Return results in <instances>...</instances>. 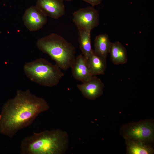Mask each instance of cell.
<instances>
[{
	"mask_svg": "<svg viewBox=\"0 0 154 154\" xmlns=\"http://www.w3.org/2000/svg\"><path fill=\"white\" fill-rule=\"evenodd\" d=\"M78 30L80 48L82 54L87 59L93 51L92 48L91 31L83 29Z\"/></svg>",
	"mask_w": 154,
	"mask_h": 154,
	"instance_id": "5bb4252c",
	"label": "cell"
},
{
	"mask_svg": "<svg viewBox=\"0 0 154 154\" xmlns=\"http://www.w3.org/2000/svg\"><path fill=\"white\" fill-rule=\"evenodd\" d=\"M63 1H71L73 0H62Z\"/></svg>",
	"mask_w": 154,
	"mask_h": 154,
	"instance_id": "e0dca14e",
	"label": "cell"
},
{
	"mask_svg": "<svg viewBox=\"0 0 154 154\" xmlns=\"http://www.w3.org/2000/svg\"><path fill=\"white\" fill-rule=\"evenodd\" d=\"M106 59L96 54L93 50L86 59L88 68L92 76L104 74L107 66Z\"/></svg>",
	"mask_w": 154,
	"mask_h": 154,
	"instance_id": "8fae6325",
	"label": "cell"
},
{
	"mask_svg": "<svg viewBox=\"0 0 154 154\" xmlns=\"http://www.w3.org/2000/svg\"><path fill=\"white\" fill-rule=\"evenodd\" d=\"M77 87L86 98L94 100L103 94L104 85L100 79L93 76Z\"/></svg>",
	"mask_w": 154,
	"mask_h": 154,
	"instance_id": "9c48e42d",
	"label": "cell"
},
{
	"mask_svg": "<svg viewBox=\"0 0 154 154\" xmlns=\"http://www.w3.org/2000/svg\"><path fill=\"white\" fill-rule=\"evenodd\" d=\"M112 43L107 34L100 35L95 37L94 51L97 54L106 59L109 53Z\"/></svg>",
	"mask_w": 154,
	"mask_h": 154,
	"instance_id": "4fadbf2b",
	"label": "cell"
},
{
	"mask_svg": "<svg viewBox=\"0 0 154 154\" xmlns=\"http://www.w3.org/2000/svg\"><path fill=\"white\" fill-rule=\"evenodd\" d=\"M22 19L25 26L30 31H38L45 24L47 17L35 6H32L27 9Z\"/></svg>",
	"mask_w": 154,
	"mask_h": 154,
	"instance_id": "52a82bcc",
	"label": "cell"
},
{
	"mask_svg": "<svg viewBox=\"0 0 154 154\" xmlns=\"http://www.w3.org/2000/svg\"><path fill=\"white\" fill-rule=\"evenodd\" d=\"M73 15V21L78 29H83L91 31L99 25V13L92 6L80 9Z\"/></svg>",
	"mask_w": 154,
	"mask_h": 154,
	"instance_id": "8992f818",
	"label": "cell"
},
{
	"mask_svg": "<svg viewBox=\"0 0 154 154\" xmlns=\"http://www.w3.org/2000/svg\"><path fill=\"white\" fill-rule=\"evenodd\" d=\"M121 132L126 140L141 141L144 143L153 141L154 124L152 121L145 120L125 125Z\"/></svg>",
	"mask_w": 154,
	"mask_h": 154,
	"instance_id": "5b68a950",
	"label": "cell"
},
{
	"mask_svg": "<svg viewBox=\"0 0 154 154\" xmlns=\"http://www.w3.org/2000/svg\"><path fill=\"white\" fill-rule=\"evenodd\" d=\"M24 70L31 81L47 87L57 85L64 76L61 69L56 64H53L42 58L26 63Z\"/></svg>",
	"mask_w": 154,
	"mask_h": 154,
	"instance_id": "277c9868",
	"label": "cell"
},
{
	"mask_svg": "<svg viewBox=\"0 0 154 154\" xmlns=\"http://www.w3.org/2000/svg\"><path fill=\"white\" fill-rule=\"evenodd\" d=\"M49 106L43 98L29 90H17L13 98L4 105L0 114V132L10 138L20 130L31 125L39 114Z\"/></svg>",
	"mask_w": 154,
	"mask_h": 154,
	"instance_id": "6da1fadb",
	"label": "cell"
},
{
	"mask_svg": "<svg viewBox=\"0 0 154 154\" xmlns=\"http://www.w3.org/2000/svg\"><path fill=\"white\" fill-rule=\"evenodd\" d=\"M127 153L129 154H151L153 149L141 141L126 140Z\"/></svg>",
	"mask_w": 154,
	"mask_h": 154,
	"instance_id": "9a60e30c",
	"label": "cell"
},
{
	"mask_svg": "<svg viewBox=\"0 0 154 154\" xmlns=\"http://www.w3.org/2000/svg\"><path fill=\"white\" fill-rule=\"evenodd\" d=\"M69 136L60 129L46 130L25 137L20 145L21 154H64L68 150Z\"/></svg>",
	"mask_w": 154,
	"mask_h": 154,
	"instance_id": "7a4b0ae2",
	"label": "cell"
},
{
	"mask_svg": "<svg viewBox=\"0 0 154 154\" xmlns=\"http://www.w3.org/2000/svg\"><path fill=\"white\" fill-rule=\"evenodd\" d=\"M62 0H37L35 6L45 16L57 19L65 13Z\"/></svg>",
	"mask_w": 154,
	"mask_h": 154,
	"instance_id": "ba28073f",
	"label": "cell"
},
{
	"mask_svg": "<svg viewBox=\"0 0 154 154\" xmlns=\"http://www.w3.org/2000/svg\"><path fill=\"white\" fill-rule=\"evenodd\" d=\"M37 48L48 55L61 69L70 68L76 58V48L61 36L54 33L38 39Z\"/></svg>",
	"mask_w": 154,
	"mask_h": 154,
	"instance_id": "3957f363",
	"label": "cell"
},
{
	"mask_svg": "<svg viewBox=\"0 0 154 154\" xmlns=\"http://www.w3.org/2000/svg\"><path fill=\"white\" fill-rule=\"evenodd\" d=\"M109 53L110 54L111 60L114 64H123L127 62L126 50L119 42L112 43Z\"/></svg>",
	"mask_w": 154,
	"mask_h": 154,
	"instance_id": "7c38bea8",
	"label": "cell"
},
{
	"mask_svg": "<svg viewBox=\"0 0 154 154\" xmlns=\"http://www.w3.org/2000/svg\"><path fill=\"white\" fill-rule=\"evenodd\" d=\"M70 68L73 77L82 83L88 81L93 76L90 73L86 59L82 54L76 57Z\"/></svg>",
	"mask_w": 154,
	"mask_h": 154,
	"instance_id": "30bf717a",
	"label": "cell"
},
{
	"mask_svg": "<svg viewBox=\"0 0 154 154\" xmlns=\"http://www.w3.org/2000/svg\"><path fill=\"white\" fill-rule=\"evenodd\" d=\"M90 4L92 6L94 7L95 6L100 4L102 0H82Z\"/></svg>",
	"mask_w": 154,
	"mask_h": 154,
	"instance_id": "2e32d148",
	"label": "cell"
}]
</instances>
